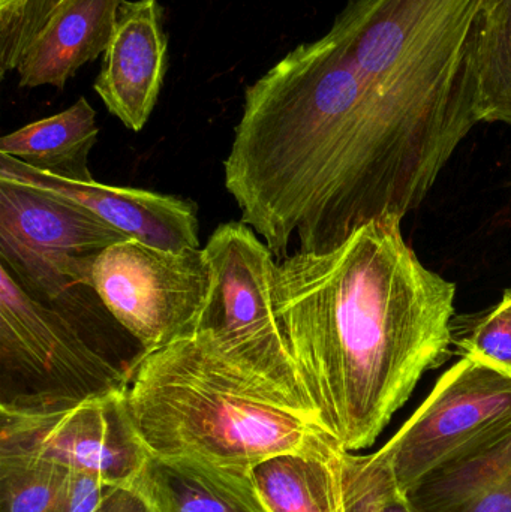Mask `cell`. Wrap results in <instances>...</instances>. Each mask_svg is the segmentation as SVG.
I'll use <instances>...</instances> for the list:
<instances>
[{"instance_id":"cell-1","label":"cell","mask_w":511,"mask_h":512,"mask_svg":"<svg viewBox=\"0 0 511 512\" xmlns=\"http://www.w3.org/2000/svg\"><path fill=\"white\" fill-rule=\"evenodd\" d=\"M483 0H348L332 29L255 84L279 182L315 224L348 236L419 209L480 123Z\"/></svg>"},{"instance_id":"cell-2","label":"cell","mask_w":511,"mask_h":512,"mask_svg":"<svg viewBox=\"0 0 511 512\" xmlns=\"http://www.w3.org/2000/svg\"><path fill=\"white\" fill-rule=\"evenodd\" d=\"M401 221H374L276 273V315L300 373L344 450L372 447L453 342L455 283L429 270Z\"/></svg>"},{"instance_id":"cell-3","label":"cell","mask_w":511,"mask_h":512,"mask_svg":"<svg viewBox=\"0 0 511 512\" xmlns=\"http://www.w3.org/2000/svg\"><path fill=\"white\" fill-rule=\"evenodd\" d=\"M126 403L153 457L252 474L284 454L329 459L345 451L284 334L225 345L197 331L141 355L129 373Z\"/></svg>"},{"instance_id":"cell-4","label":"cell","mask_w":511,"mask_h":512,"mask_svg":"<svg viewBox=\"0 0 511 512\" xmlns=\"http://www.w3.org/2000/svg\"><path fill=\"white\" fill-rule=\"evenodd\" d=\"M129 373L68 312L42 303L0 267V409L68 408L125 390Z\"/></svg>"},{"instance_id":"cell-5","label":"cell","mask_w":511,"mask_h":512,"mask_svg":"<svg viewBox=\"0 0 511 512\" xmlns=\"http://www.w3.org/2000/svg\"><path fill=\"white\" fill-rule=\"evenodd\" d=\"M511 429V372L464 355L410 420L372 453L408 495L422 481Z\"/></svg>"},{"instance_id":"cell-6","label":"cell","mask_w":511,"mask_h":512,"mask_svg":"<svg viewBox=\"0 0 511 512\" xmlns=\"http://www.w3.org/2000/svg\"><path fill=\"white\" fill-rule=\"evenodd\" d=\"M129 239L72 201L0 179V267L42 303L75 301L96 256Z\"/></svg>"},{"instance_id":"cell-7","label":"cell","mask_w":511,"mask_h":512,"mask_svg":"<svg viewBox=\"0 0 511 512\" xmlns=\"http://www.w3.org/2000/svg\"><path fill=\"white\" fill-rule=\"evenodd\" d=\"M210 283L203 249L165 251L135 239L104 249L89 276V289L140 343L141 355L197 333Z\"/></svg>"},{"instance_id":"cell-8","label":"cell","mask_w":511,"mask_h":512,"mask_svg":"<svg viewBox=\"0 0 511 512\" xmlns=\"http://www.w3.org/2000/svg\"><path fill=\"white\" fill-rule=\"evenodd\" d=\"M0 456L44 460L129 487L149 454L125 388L51 411L0 409Z\"/></svg>"},{"instance_id":"cell-9","label":"cell","mask_w":511,"mask_h":512,"mask_svg":"<svg viewBox=\"0 0 511 512\" xmlns=\"http://www.w3.org/2000/svg\"><path fill=\"white\" fill-rule=\"evenodd\" d=\"M210 268L209 298L197 331L225 345L282 334L276 315L279 261L249 225H219L203 248Z\"/></svg>"},{"instance_id":"cell-10","label":"cell","mask_w":511,"mask_h":512,"mask_svg":"<svg viewBox=\"0 0 511 512\" xmlns=\"http://www.w3.org/2000/svg\"><path fill=\"white\" fill-rule=\"evenodd\" d=\"M0 179L72 201L146 245L173 252L200 248L197 206L192 201L144 189L104 185L93 179H63L2 153Z\"/></svg>"},{"instance_id":"cell-11","label":"cell","mask_w":511,"mask_h":512,"mask_svg":"<svg viewBox=\"0 0 511 512\" xmlns=\"http://www.w3.org/2000/svg\"><path fill=\"white\" fill-rule=\"evenodd\" d=\"M167 71V36L158 0H123L95 92L126 128H144Z\"/></svg>"},{"instance_id":"cell-12","label":"cell","mask_w":511,"mask_h":512,"mask_svg":"<svg viewBox=\"0 0 511 512\" xmlns=\"http://www.w3.org/2000/svg\"><path fill=\"white\" fill-rule=\"evenodd\" d=\"M129 487L149 512H269L252 474L200 460L149 456Z\"/></svg>"},{"instance_id":"cell-13","label":"cell","mask_w":511,"mask_h":512,"mask_svg":"<svg viewBox=\"0 0 511 512\" xmlns=\"http://www.w3.org/2000/svg\"><path fill=\"white\" fill-rule=\"evenodd\" d=\"M123 0H65L18 63L21 87L53 86L107 51Z\"/></svg>"},{"instance_id":"cell-14","label":"cell","mask_w":511,"mask_h":512,"mask_svg":"<svg viewBox=\"0 0 511 512\" xmlns=\"http://www.w3.org/2000/svg\"><path fill=\"white\" fill-rule=\"evenodd\" d=\"M96 113L86 98L68 110L29 123L0 140V153L23 164L71 180H92L90 150L98 140Z\"/></svg>"},{"instance_id":"cell-15","label":"cell","mask_w":511,"mask_h":512,"mask_svg":"<svg viewBox=\"0 0 511 512\" xmlns=\"http://www.w3.org/2000/svg\"><path fill=\"white\" fill-rule=\"evenodd\" d=\"M344 453L329 459L284 454L260 463L252 471V478L267 511L345 512Z\"/></svg>"},{"instance_id":"cell-16","label":"cell","mask_w":511,"mask_h":512,"mask_svg":"<svg viewBox=\"0 0 511 512\" xmlns=\"http://www.w3.org/2000/svg\"><path fill=\"white\" fill-rule=\"evenodd\" d=\"M511 474V429L441 468L408 493L417 512H462Z\"/></svg>"},{"instance_id":"cell-17","label":"cell","mask_w":511,"mask_h":512,"mask_svg":"<svg viewBox=\"0 0 511 512\" xmlns=\"http://www.w3.org/2000/svg\"><path fill=\"white\" fill-rule=\"evenodd\" d=\"M480 122L511 126V0H483L477 29Z\"/></svg>"},{"instance_id":"cell-18","label":"cell","mask_w":511,"mask_h":512,"mask_svg":"<svg viewBox=\"0 0 511 512\" xmlns=\"http://www.w3.org/2000/svg\"><path fill=\"white\" fill-rule=\"evenodd\" d=\"M68 471L44 460L0 456V512H56Z\"/></svg>"},{"instance_id":"cell-19","label":"cell","mask_w":511,"mask_h":512,"mask_svg":"<svg viewBox=\"0 0 511 512\" xmlns=\"http://www.w3.org/2000/svg\"><path fill=\"white\" fill-rule=\"evenodd\" d=\"M459 348L511 372V291L462 337Z\"/></svg>"},{"instance_id":"cell-20","label":"cell","mask_w":511,"mask_h":512,"mask_svg":"<svg viewBox=\"0 0 511 512\" xmlns=\"http://www.w3.org/2000/svg\"><path fill=\"white\" fill-rule=\"evenodd\" d=\"M384 468L372 454L342 456V495L345 512H381Z\"/></svg>"},{"instance_id":"cell-21","label":"cell","mask_w":511,"mask_h":512,"mask_svg":"<svg viewBox=\"0 0 511 512\" xmlns=\"http://www.w3.org/2000/svg\"><path fill=\"white\" fill-rule=\"evenodd\" d=\"M65 0H30L26 8L0 27V71H15L24 51Z\"/></svg>"},{"instance_id":"cell-22","label":"cell","mask_w":511,"mask_h":512,"mask_svg":"<svg viewBox=\"0 0 511 512\" xmlns=\"http://www.w3.org/2000/svg\"><path fill=\"white\" fill-rule=\"evenodd\" d=\"M114 487L120 486H113L87 472L68 471L60 490L56 512H98Z\"/></svg>"},{"instance_id":"cell-23","label":"cell","mask_w":511,"mask_h":512,"mask_svg":"<svg viewBox=\"0 0 511 512\" xmlns=\"http://www.w3.org/2000/svg\"><path fill=\"white\" fill-rule=\"evenodd\" d=\"M462 512H511V474Z\"/></svg>"},{"instance_id":"cell-24","label":"cell","mask_w":511,"mask_h":512,"mask_svg":"<svg viewBox=\"0 0 511 512\" xmlns=\"http://www.w3.org/2000/svg\"><path fill=\"white\" fill-rule=\"evenodd\" d=\"M98 512H149L143 499L128 486L114 487Z\"/></svg>"},{"instance_id":"cell-25","label":"cell","mask_w":511,"mask_h":512,"mask_svg":"<svg viewBox=\"0 0 511 512\" xmlns=\"http://www.w3.org/2000/svg\"><path fill=\"white\" fill-rule=\"evenodd\" d=\"M381 512H417L408 496L392 486L387 472L384 474L383 492H381Z\"/></svg>"},{"instance_id":"cell-26","label":"cell","mask_w":511,"mask_h":512,"mask_svg":"<svg viewBox=\"0 0 511 512\" xmlns=\"http://www.w3.org/2000/svg\"><path fill=\"white\" fill-rule=\"evenodd\" d=\"M30 0H0V27L14 20Z\"/></svg>"}]
</instances>
